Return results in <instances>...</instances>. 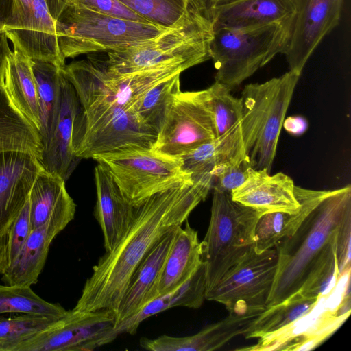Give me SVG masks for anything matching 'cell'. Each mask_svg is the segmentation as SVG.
<instances>
[{"mask_svg":"<svg viewBox=\"0 0 351 351\" xmlns=\"http://www.w3.org/2000/svg\"><path fill=\"white\" fill-rule=\"evenodd\" d=\"M212 182L211 178L192 180L136 205L127 231L93 267L73 308L114 311L146 254L169 232L182 226L191 213L206 198Z\"/></svg>","mask_w":351,"mask_h":351,"instance_id":"obj_1","label":"cell"},{"mask_svg":"<svg viewBox=\"0 0 351 351\" xmlns=\"http://www.w3.org/2000/svg\"><path fill=\"white\" fill-rule=\"evenodd\" d=\"M300 75L289 71L263 83L246 85L242 115L230 132L232 157L270 173L285 114Z\"/></svg>","mask_w":351,"mask_h":351,"instance_id":"obj_2","label":"cell"},{"mask_svg":"<svg viewBox=\"0 0 351 351\" xmlns=\"http://www.w3.org/2000/svg\"><path fill=\"white\" fill-rule=\"evenodd\" d=\"M351 213V187L332 190L295 232L276 245L278 265L267 308L299 290L326 246L337 239L340 224Z\"/></svg>","mask_w":351,"mask_h":351,"instance_id":"obj_3","label":"cell"},{"mask_svg":"<svg viewBox=\"0 0 351 351\" xmlns=\"http://www.w3.org/2000/svg\"><path fill=\"white\" fill-rule=\"evenodd\" d=\"M211 19L206 17L185 26L167 29L134 45L108 52L103 62L115 75L143 71L180 68L183 71L210 59L213 37Z\"/></svg>","mask_w":351,"mask_h":351,"instance_id":"obj_4","label":"cell"},{"mask_svg":"<svg viewBox=\"0 0 351 351\" xmlns=\"http://www.w3.org/2000/svg\"><path fill=\"white\" fill-rule=\"evenodd\" d=\"M62 59L115 51L152 39L167 29L147 23L117 18L68 4L55 21Z\"/></svg>","mask_w":351,"mask_h":351,"instance_id":"obj_5","label":"cell"},{"mask_svg":"<svg viewBox=\"0 0 351 351\" xmlns=\"http://www.w3.org/2000/svg\"><path fill=\"white\" fill-rule=\"evenodd\" d=\"M261 213L213 191L211 215L201 243L206 276V295L252 249L254 232Z\"/></svg>","mask_w":351,"mask_h":351,"instance_id":"obj_6","label":"cell"},{"mask_svg":"<svg viewBox=\"0 0 351 351\" xmlns=\"http://www.w3.org/2000/svg\"><path fill=\"white\" fill-rule=\"evenodd\" d=\"M291 21L241 29L213 28L209 53L215 81L232 89L281 53Z\"/></svg>","mask_w":351,"mask_h":351,"instance_id":"obj_7","label":"cell"},{"mask_svg":"<svg viewBox=\"0 0 351 351\" xmlns=\"http://www.w3.org/2000/svg\"><path fill=\"white\" fill-rule=\"evenodd\" d=\"M157 135L133 111L108 103L80 106L74 120L72 148L79 159L132 149H152Z\"/></svg>","mask_w":351,"mask_h":351,"instance_id":"obj_8","label":"cell"},{"mask_svg":"<svg viewBox=\"0 0 351 351\" xmlns=\"http://www.w3.org/2000/svg\"><path fill=\"white\" fill-rule=\"evenodd\" d=\"M350 270L340 275L335 287L319 297L306 315L275 332L258 338L256 344L238 350H310L332 335L350 314Z\"/></svg>","mask_w":351,"mask_h":351,"instance_id":"obj_9","label":"cell"},{"mask_svg":"<svg viewBox=\"0 0 351 351\" xmlns=\"http://www.w3.org/2000/svg\"><path fill=\"white\" fill-rule=\"evenodd\" d=\"M106 166L134 206L149 197L192 180L182 168L180 158L152 149H132L93 158Z\"/></svg>","mask_w":351,"mask_h":351,"instance_id":"obj_10","label":"cell"},{"mask_svg":"<svg viewBox=\"0 0 351 351\" xmlns=\"http://www.w3.org/2000/svg\"><path fill=\"white\" fill-rule=\"evenodd\" d=\"M278 265L277 247L252 249L206 295L239 315H259L267 308Z\"/></svg>","mask_w":351,"mask_h":351,"instance_id":"obj_11","label":"cell"},{"mask_svg":"<svg viewBox=\"0 0 351 351\" xmlns=\"http://www.w3.org/2000/svg\"><path fill=\"white\" fill-rule=\"evenodd\" d=\"M13 48L33 60L65 66L59 51L55 21L45 0H0V30Z\"/></svg>","mask_w":351,"mask_h":351,"instance_id":"obj_12","label":"cell"},{"mask_svg":"<svg viewBox=\"0 0 351 351\" xmlns=\"http://www.w3.org/2000/svg\"><path fill=\"white\" fill-rule=\"evenodd\" d=\"M216 138L205 90L180 91L169 108L152 150L180 158Z\"/></svg>","mask_w":351,"mask_h":351,"instance_id":"obj_13","label":"cell"},{"mask_svg":"<svg viewBox=\"0 0 351 351\" xmlns=\"http://www.w3.org/2000/svg\"><path fill=\"white\" fill-rule=\"evenodd\" d=\"M118 336L113 311L73 308L60 326L20 343L14 351H93Z\"/></svg>","mask_w":351,"mask_h":351,"instance_id":"obj_14","label":"cell"},{"mask_svg":"<svg viewBox=\"0 0 351 351\" xmlns=\"http://www.w3.org/2000/svg\"><path fill=\"white\" fill-rule=\"evenodd\" d=\"M294 14L281 51L289 70L301 75L323 38L338 24L343 0H293Z\"/></svg>","mask_w":351,"mask_h":351,"instance_id":"obj_15","label":"cell"},{"mask_svg":"<svg viewBox=\"0 0 351 351\" xmlns=\"http://www.w3.org/2000/svg\"><path fill=\"white\" fill-rule=\"evenodd\" d=\"M74 201L56 210L43 226L34 229L14 261L3 271L8 285L29 286L38 282L53 239L74 219Z\"/></svg>","mask_w":351,"mask_h":351,"instance_id":"obj_16","label":"cell"},{"mask_svg":"<svg viewBox=\"0 0 351 351\" xmlns=\"http://www.w3.org/2000/svg\"><path fill=\"white\" fill-rule=\"evenodd\" d=\"M43 169L30 154L0 152V236L5 234L25 203Z\"/></svg>","mask_w":351,"mask_h":351,"instance_id":"obj_17","label":"cell"},{"mask_svg":"<svg viewBox=\"0 0 351 351\" xmlns=\"http://www.w3.org/2000/svg\"><path fill=\"white\" fill-rule=\"evenodd\" d=\"M293 180L282 173L271 176L266 169L249 168L247 178L233 190V200L260 213L285 211L294 213L300 204L295 193Z\"/></svg>","mask_w":351,"mask_h":351,"instance_id":"obj_18","label":"cell"},{"mask_svg":"<svg viewBox=\"0 0 351 351\" xmlns=\"http://www.w3.org/2000/svg\"><path fill=\"white\" fill-rule=\"evenodd\" d=\"M79 107L75 90L62 73L58 118L52 136L43 149L40 162L45 171L58 176L65 182L80 160L75 156L72 148L73 124Z\"/></svg>","mask_w":351,"mask_h":351,"instance_id":"obj_19","label":"cell"},{"mask_svg":"<svg viewBox=\"0 0 351 351\" xmlns=\"http://www.w3.org/2000/svg\"><path fill=\"white\" fill-rule=\"evenodd\" d=\"M11 53L8 43L0 49V152H26L40 161L43 152L40 132L18 108L6 86Z\"/></svg>","mask_w":351,"mask_h":351,"instance_id":"obj_20","label":"cell"},{"mask_svg":"<svg viewBox=\"0 0 351 351\" xmlns=\"http://www.w3.org/2000/svg\"><path fill=\"white\" fill-rule=\"evenodd\" d=\"M97 201L95 217L104 235L106 251L112 250L127 231L135 206L125 197L108 168L101 163L95 168Z\"/></svg>","mask_w":351,"mask_h":351,"instance_id":"obj_21","label":"cell"},{"mask_svg":"<svg viewBox=\"0 0 351 351\" xmlns=\"http://www.w3.org/2000/svg\"><path fill=\"white\" fill-rule=\"evenodd\" d=\"M258 314L229 313L223 319L209 324L195 335L157 338L143 337L140 346L150 351H210L219 349L233 338L243 335Z\"/></svg>","mask_w":351,"mask_h":351,"instance_id":"obj_22","label":"cell"},{"mask_svg":"<svg viewBox=\"0 0 351 351\" xmlns=\"http://www.w3.org/2000/svg\"><path fill=\"white\" fill-rule=\"evenodd\" d=\"M177 229L165 236L142 260L133 274L117 309L115 327L138 313L156 298V289Z\"/></svg>","mask_w":351,"mask_h":351,"instance_id":"obj_23","label":"cell"},{"mask_svg":"<svg viewBox=\"0 0 351 351\" xmlns=\"http://www.w3.org/2000/svg\"><path fill=\"white\" fill-rule=\"evenodd\" d=\"M293 0H235L208 14L213 28L248 29L291 21Z\"/></svg>","mask_w":351,"mask_h":351,"instance_id":"obj_24","label":"cell"},{"mask_svg":"<svg viewBox=\"0 0 351 351\" xmlns=\"http://www.w3.org/2000/svg\"><path fill=\"white\" fill-rule=\"evenodd\" d=\"M332 190H311L295 186L300 207L294 213L276 211L260 215L254 228V250L257 253L275 247L282 239L291 236L314 208Z\"/></svg>","mask_w":351,"mask_h":351,"instance_id":"obj_25","label":"cell"},{"mask_svg":"<svg viewBox=\"0 0 351 351\" xmlns=\"http://www.w3.org/2000/svg\"><path fill=\"white\" fill-rule=\"evenodd\" d=\"M177 229L164 262L156 289V298L178 288L202 264L201 243L197 230L185 221Z\"/></svg>","mask_w":351,"mask_h":351,"instance_id":"obj_26","label":"cell"},{"mask_svg":"<svg viewBox=\"0 0 351 351\" xmlns=\"http://www.w3.org/2000/svg\"><path fill=\"white\" fill-rule=\"evenodd\" d=\"M206 285L202 263L194 275L182 285L152 300L138 313L117 325L115 330L119 335L122 333L133 335L144 320L169 308L177 306L198 308L206 300Z\"/></svg>","mask_w":351,"mask_h":351,"instance_id":"obj_27","label":"cell"},{"mask_svg":"<svg viewBox=\"0 0 351 351\" xmlns=\"http://www.w3.org/2000/svg\"><path fill=\"white\" fill-rule=\"evenodd\" d=\"M119 1L149 23L165 29L179 28L208 17L197 0Z\"/></svg>","mask_w":351,"mask_h":351,"instance_id":"obj_28","label":"cell"},{"mask_svg":"<svg viewBox=\"0 0 351 351\" xmlns=\"http://www.w3.org/2000/svg\"><path fill=\"white\" fill-rule=\"evenodd\" d=\"M5 82L18 108L40 132V110L32 60L18 49L13 48L8 58Z\"/></svg>","mask_w":351,"mask_h":351,"instance_id":"obj_29","label":"cell"},{"mask_svg":"<svg viewBox=\"0 0 351 351\" xmlns=\"http://www.w3.org/2000/svg\"><path fill=\"white\" fill-rule=\"evenodd\" d=\"M40 110V134L43 149L48 145L58 118L60 103L62 68L51 62L32 60Z\"/></svg>","mask_w":351,"mask_h":351,"instance_id":"obj_30","label":"cell"},{"mask_svg":"<svg viewBox=\"0 0 351 351\" xmlns=\"http://www.w3.org/2000/svg\"><path fill=\"white\" fill-rule=\"evenodd\" d=\"M319 298L306 295L298 290L261 313L251 322L243 336L246 339L259 338L280 330L311 312Z\"/></svg>","mask_w":351,"mask_h":351,"instance_id":"obj_31","label":"cell"},{"mask_svg":"<svg viewBox=\"0 0 351 351\" xmlns=\"http://www.w3.org/2000/svg\"><path fill=\"white\" fill-rule=\"evenodd\" d=\"M65 182L44 169L38 173L29 195L32 230L43 226L56 210L73 201Z\"/></svg>","mask_w":351,"mask_h":351,"instance_id":"obj_32","label":"cell"},{"mask_svg":"<svg viewBox=\"0 0 351 351\" xmlns=\"http://www.w3.org/2000/svg\"><path fill=\"white\" fill-rule=\"evenodd\" d=\"M180 75L178 73L154 85L134 107L141 122L157 134L174 99L181 91Z\"/></svg>","mask_w":351,"mask_h":351,"instance_id":"obj_33","label":"cell"},{"mask_svg":"<svg viewBox=\"0 0 351 351\" xmlns=\"http://www.w3.org/2000/svg\"><path fill=\"white\" fill-rule=\"evenodd\" d=\"M63 318L32 313L12 317L0 316V351H14L20 343L60 326Z\"/></svg>","mask_w":351,"mask_h":351,"instance_id":"obj_34","label":"cell"},{"mask_svg":"<svg viewBox=\"0 0 351 351\" xmlns=\"http://www.w3.org/2000/svg\"><path fill=\"white\" fill-rule=\"evenodd\" d=\"M67 311L59 304L44 300L29 286L0 285V315L32 313L61 319Z\"/></svg>","mask_w":351,"mask_h":351,"instance_id":"obj_35","label":"cell"},{"mask_svg":"<svg viewBox=\"0 0 351 351\" xmlns=\"http://www.w3.org/2000/svg\"><path fill=\"white\" fill-rule=\"evenodd\" d=\"M230 90L227 86L217 81L205 89L217 138L232 130L241 119V98L234 97Z\"/></svg>","mask_w":351,"mask_h":351,"instance_id":"obj_36","label":"cell"},{"mask_svg":"<svg viewBox=\"0 0 351 351\" xmlns=\"http://www.w3.org/2000/svg\"><path fill=\"white\" fill-rule=\"evenodd\" d=\"M336 241L337 239L326 246L310 269L299 289L302 293L319 298L335 287L340 277L336 258Z\"/></svg>","mask_w":351,"mask_h":351,"instance_id":"obj_37","label":"cell"},{"mask_svg":"<svg viewBox=\"0 0 351 351\" xmlns=\"http://www.w3.org/2000/svg\"><path fill=\"white\" fill-rule=\"evenodd\" d=\"M182 169L193 180L212 178L215 169L223 162L217 138L203 144L180 157Z\"/></svg>","mask_w":351,"mask_h":351,"instance_id":"obj_38","label":"cell"},{"mask_svg":"<svg viewBox=\"0 0 351 351\" xmlns=\"http://www.w3.org/2000/svg\"><path fill=\"white\" fill-rule=\"evenodd\" d=\"M32 230L30 206L28 198L25 206L6 232L3 258L4 270L18 256Z\"/></svg>","mask_w":351,"mask_h":351,"instance_id":"obj_39","label":"cell"},{"mask_svg":"<svg viewBox=\"0 0 351 351\" xmlns=\"http://www.w3.org/2000/svg\"><path fill=\"white\" fill-rule=\"evenodd\" d=\"M250 164L246 160L227 161L219 164L213 174V191L230 193L247 179Z\"/></svg>","mask_w":351,"mask_h":351,"instance_id":"obj_40","label":"cell"},{"mask_svg":"<svg viewBox=\"0 0 351 351\" xmlns=\"http://www.w3.org/2000/svg\"><path fill=\"white\" fill-rule=\"evenodd\" d=\"M69 4L77 5L92 11L117 18L150 23L128 8L119 0H71Z\"/></svg>","mask_w":351,"mask_h":351,"instance_id":"obj_41","label":"cell"},{"mask_svg":"<svg viewBox=\"0 0 351 351\" xmlns=\"http://www.w3.org/2000/svg\"><path fill=\"white\" fill-rule=\"evenodd\" d=\"M351 213L340 224L336 241V258L339 274L350 269Z\"/></svg>","mask_w":351,"mask_h":351,"instance_id":"obj_42","label":"cell"},{"mask_svg":"<svg viewBox=\"0 0 351 351\" xmlns=\"http://www.w3.org/2000/svg\"><path fill=\"white\" fill-rule=\"evenodd\" d=\"M308 121L302 116L295 115L285 119L282 127L291 135H302L308 128Z\"/></svg>","mask_w":351,"mask_h":351,"instance_id":"obj_43","label":"cell"},{"mask_svg":"<svg viewBox=\"0 0 351 351\" xmlns=\"http://www.w3.org/2000/svg\"><path fill=\"white\" fill-rule=\"evenodd\" d=\"M49 14L56 21L71 0H45Z\"/></svg>","mask_w":351,"mask_h":351,"instance_id":"obj_44","label":"cell"},{"mask_svg":"<svg viewBox=\"0 0 351 351\" xmlns=\"http://www.w3.org/2000/svg\"><path fill=\"white\" fill-rule=\"evenodd\" d=\"M202 8L209 17V12L214 8L229 3L235 0H197ZM210 18V17H209Z\"/></svg>","mask_w":351,"mask_h":351,"instance_id":"obj_45","label":"cell"},{"mask_svg":"<svg viewBox=\"0 0 351 351\" xmlns=\"http://www.w3.org/2000/svg\"><path fill=\"white\" fill-rule=\"evenodd\" d=\"M8 43V38L4 30H0V49Z\"/></svg>","mask_w":351,"mask_h":351,"instance_id":"obj_46","label":"cell"},{"mask_svg":"<svg viewBox=\"0 0 351 351\" xmlns=\"http://www.w3.org/2000/svg\"><path fill=\"white\" fill-rule=\"evenodd\" d=\"M4 250H5V247L0 250V273L1 274H2V272L4 270V263H3Z\"/></svg>","mask_w":351,"mask_h":351,"instance_id":"obj_47","label":"cell"},{"mask_svg":"<svg viewBox=\"0 0 351 351\" xmlns=\"http://www.w3.org/2000/svg\"><path fill=\"white\" fill-rule=\"evenodd\" d=\"M5 243V236L1 235L0 236V250L3 248Z\"/></svg>","mask_w":351,"mask_h":351,"instance_id":"obj_48","label":"cell"}]
</instances>
